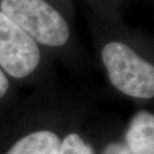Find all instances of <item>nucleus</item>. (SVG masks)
I'll return each mask as SVG.
<instances>
[{
	"mask_svg": "<svg viewBox=\"0 0 154 154\" xmlns=\"http://www.w3.org/2000/svg\"><path fill=\"white\" fill-rule=\"evenodd\" d=\"M126 147L130 154H154V116L139 111L133 116L126 132Z\"/></svg>",
	"mask_w": 154,
	"mask_h": 154,
	"instance_id": "20e7f679",
	"label": "nucleus"
},
{
	"mask_svg": "<svg viewBox=\"0 0 154 154\" xmlns=\"http://www.w3.org/2000/svg\"><path fill=\"white\" fill-rule=\"evenodd\" d=\"M54 3H56L58 6H60L67 14H70V3L69 0H51Z\"/></svg>",
	"mask_w": 154,
	"mask_h": 154,
	"instance_id": "1a4fd4ad",
	"label": "nucleus"
},
{
	"mask_svg": "<svg viewBox=\"0 0 154 154\" xmlns=\"http://www.w3.org/2000/svg\"><path fill=\"white\" fill-rule=\"evenodd\" d=\"M0 11L39 46L61 48L71 40L69 14L51 0H0Z\"/></svg>",
	"mask_w": 154,
	"mask_h": 154,
	"instance_id": "f257e3e1",
	"label": "nucleus"
},
{
	"mask_svg": "<svg viewBox=\"0 0 154 154\" xmlns=\"http://www.w3.org/2000/svg\"><path fill=\"white\" fill-rule=\"evenodd\" d=\"M41 61L37 42L0 11V68L16 79L31 75Z\"/></svg>",
	"mask_w": 154,
	"mask_h": 154,
	"instance_id": "7ed1b4c3",
	"label": "nucleus"
},
{
	"mask_svg": "<svg viewBox=\"0 0 154 154\" xmlns=\"http://www.w3.org/2000/svg\"><path fill=\"white\" fill-rule=\"evenodd\" d=\"M9 89V80L4 71L0 68V98L5 96Z\"/></svg>",
	"mask_w": 154,
	"mask_h": 154,
	"instance_id": "6e6552de",
	"label": "nucleus"
},
{
	"mask_svg": "<svg viewBox=\"0 0 154 154\" xmlns=\"http://www.w3.org/2000/svg\"><path fill=\"white\" fill-rule=\"evenodd\" d=\"M102 154H130V152L121 143H110L105 147Z\"/></svg>",
	"mask_w": 154,
	"mask_h": 154,
	"instance_id": "0eeeda50",
	"label": "nucleus"
},
{
	"mask_svg": "<svg viewBox=\"0 0 154 154\" xmlns=\"http://www.w3.org/2000/svg\"><path fill=\"white\" fill-rule=\"evenodd\" d=\"M101 58L110 82L118 91L139 99L154 96V66L128 43L109 40L101 48Z\"/></svg>",
	"mask_w": 154,
	"mask_h": 154,
	"instance_id": "f03ea898",
	"label": "nucleus"
},
{
	"mask_svg": "<svg viewBox=\"0 0 154 154\" xmlns=\"http://www.w3.org/2000/svg\"><path fill=\"white\" fill-rule=\"evenodd\" d=\"M59 154H94V151L78 134L71 133L60 143Z\"/></svg>",
	"mask_w": 154,
	"mask_h": 154,
	"instance_id": "423d86ee",
	"label": "nucleus"
},
{
	"mask_svg": "<svg viewBox=\"0 0 154 154\" xmlns=\"http://www.w3.org/2000/svg\"><path fill=\"white\" fill-rule=\"evenodd\" d=\"M60 143L53 132L40 130L21 138L6 154H59Z\"/></svg>",
	"mask_w": 154,
	"mask_h": 154,
	"instance_id": "39448f33",
	"label": "nucleus"
}]
</instances>
